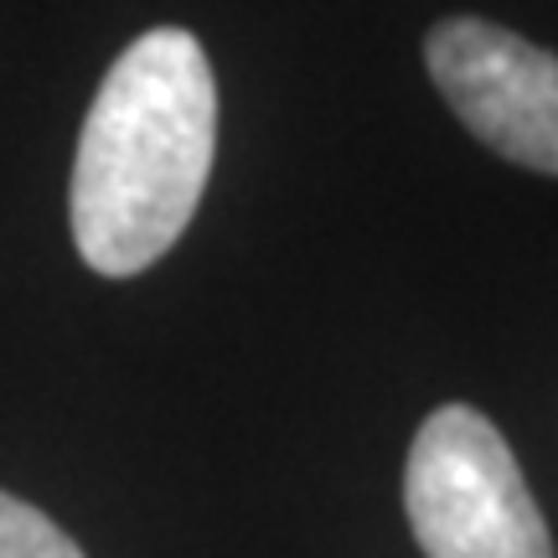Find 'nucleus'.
Instances as JSON below:
<instances>
[{
    "mask_svg": "<svg viewBox=\"0 0 558 558\" xmlns=\"http://www.w3.org/2000/svg\"><path fill=\"white\" fill-rule=\"evenodd\" d=\"M218 156V78L202 41L156 26L104 73L83 120L68 222L94 275L130 279L177 248Z\"/></svg>",
    "mask_w": 558,
    "mask_h": 558,
    "instance_id": "f257e3e1",
    "label": "nucleus"
},
{
    "mask_svg": "<svg viewBox=\"0 0 558 558\" xmlns=\"http://www.w3.org/2000/svg\"><path fill=\"white\" fill-rule=\"evenodd\" d=\"M0 558H83V548L41 507L0 492Z\"/></svg>",
    "mask_w": 558,
    "mask_h": 558,
    "instance_id": "20e7f679",
    "label": "nucleus"
},
{
    "mask_svg": "<svg viewBox=\"0 0 558 558\" xmlns=\"http://www.w3.org/2000/svg\"><path fill=\"white\" fill-rule=\"evenodd\" d=\"M403 512L424 558H558L512 445L465 403H445L418 424Z\"/></svg>",
    "mask_w": 558,
    "mask_h": 558,
    "instance_id": "f03ea898",
    "label": "nucleus"
},
{
    "mask_svg": "<svg viewBox=\"0 0 558 558\" xmlns=\"http://www.w3.org/2000/svg\"><path fill=\"white\" fill-rule=\"evenodd\" d=\"M424 68L460 124L512 166L558 177V58L497 21L450 16L424 37Z\"/></svg>",
    "mask_w": 558,
    "mask_h": 558,
    "instance_id": "7ed1b4c3",
    "label": "nucleus"
}]
</instances>
